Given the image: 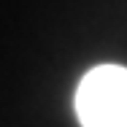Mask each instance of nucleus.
I'll return each instance as SVG.
<instances>
[{
	"label": "nucleus",
	"mask_w": 127,
	"mask_h": 127,
	"mask_svg": "<svg viewBox=\"0 0 127 127\" xmlns=\"http://www.w3.org/2000/svg\"><path fill=\"white\" fill-rule=\"evenodd\" d=\"M76 114L81 127H127V68L89 70L78 84Z\"/></svg>",
	"instance_id": "f257e3e1"
}]
</instances>
